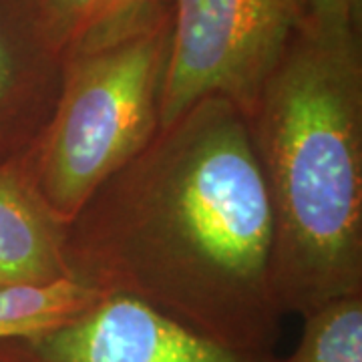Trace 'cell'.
<instances>
[{
  "label": "cell",
  "mask_w": 362,
  "mask_h": 362,
  "mask_svg": "<svg viewBox=\"0 0 362 362\" xmlns=\"http://www.w3.org/2000/svg\"><path fill=\"white\" fill-rule=\"evenodd\" d=\"M71 278L135 298L221 346L276 354L272 209L235 105L209 95L161 125L65 226Z\"/></svg>",
  "instance_id": "cell-1"
},
{
  "label": "cell",
  "mask_w": 362,
  "mask_h": 362,
  "mask_svg": "<svg viewBox=\"0 0 362 362\" xmlns=\"http://www.w3.org/2000/svg\"><path fill=\"white\" fill-rule=\"evenodd\" d=\"M272 209V282L286 314L362 292L358 30H294L252 113Z\"/></svg>",
  "instance_id": "cell-2"
},
{
  "label": "cell",
  "mask_w": 362,
  "mask_h": 362,
  "mask_svg": "<svg viewBox=\"0 0 362 362\" xmlns=\"http://www.w3.org/2000/svg\"><path fill=\"white\" fill-rule=\"evenodd\" d=\"M169 35L171 13L139 35L65 59L54 111L26 151L37 194L61 223L159 129Z\"/></svg>",
  "instance_id": "cell-3"
},
{
  "label": "cell",
  "mask_w": 362,
  "mask_h": 362,
  "mask_svg": "<svg viewBox=\"0 0 362 362\" xmlns=\"http://www.w3.org/2000/svg\"><path fill=\"white\" fill-rule=\"evenodd\" d=\"M294 30V0H171L159 127L209 95L250 115Z\"/></svg>",
  "instance_id": "cell-4"
},
{
  "label": "cell",
  "mask_w": 362,
  "mask_h": 362,
  "mask_svg": "<svg viewBox=\"0 0 362 362\" xmlns=\"http://www.w3.org/2000/svg\"><path fill=\"white\" fill-rule=\"evenodd\" d=\"M2 362H282L221 346L123 294H103L63 326L0 340Z\"/></svg>",
  "instance_id": "cell-5"
},
{
  "label": "cell",
  "mask_w": 362,
  "mask_h": 362,
  "mask_svg": "<svg viewBox=\"0 0 362 362\" xmlns=\"http://www.w3.org/2000/svg\"><path fill=\"white\" fill-rule=\"evenodd\" d=\"M51 26L26 35L0 0V165L37 143L59 99L66 54Z\"/></svg>",
  "instance_id": "cell-6"
},
{
  "label": "cell",
  "mask_w": 362,
  "mask_h": 362,
  "mask_svg": "<svg viewBox=\"0 0 362 362\" xmlns=\"http://www.w3.org/2000/svg\"><path fill=\"white\" fill-rule=\"evenodd\" d=\"M71 278L65 223L42 204L25 156L0 165V288Z\"/></svg>",
  "instance_id": "cell-7"
},
{
  "label": "cell",
  "mask_w": 362,
  "mask_h": 362,
  "mask_svg": "<svg viewBox=\"0 0 362 362\" xmlns=\"http://www.w3.org/2000/svg\"><path fill=\"white\" fill-rule=\"evenodd\" d=\"M101 296L99 290L75 278L42 286L0 288V340L35 337L63 326Z\"/></svg>",
  "instance_id": "cell-8"
},
{
  "label": "cell",
  "mask_w": 362,
  "mask_h": 362,
  "mask_svg": "<svg viewBox=\"0 0 362 362\" xmlns=\"http://www.w3.org/2000/svg\"><path fill=\"white\" fill-rule=\"evenodd\" d=\"M302 318L296 350L282 362H362V292L332 298Z\"/></svg>",
  "instance_id": "cell-9"
},
{
  "label": "cell",
  "mask_w": 362,
  "mask_h": 362,
  "mask_svg": "<svg viewBox=\"0 0 362 362\" xmlns=\"http://www.w3.org/2000/svg\"><path fill=\"white\" fill-rule=\"evenodd\" d=\"M171 13V0H111L101 23L81 42L77 52L103 49L147 30L165 14Z\"/></svg>",
  "instance_id": "cell-10"
},
{
  "label": "cell",
  "mask_w": 362,
  "mask_h": 362,
  "mask_svg": "<svg viewBox=\"0 0 362 362\" xmlns=\"http://www.w3.org/2000/svg\"><path fill=\"white\" fill-rule=\"evenodd\" d=\"M52 35L69 57L101 23L111 0H40Z\"/></svg>",
  "instance_id": "cell-11"
},
{
  "label": "cell",
  "mask_w": 362,
  "mask_h": 362,
  "mask_svg": "<svg viewBox=\"0 0 362 362\" xmlns=\"http://www.w3.org/2000/svg\"><path fill=\"white\" fill-rule=\"evenodd\" d=\"M296 30L344 35L358 30V0H294Z\"/></svg>",
  "instance_id": "cell-12"
},
{
  "label": "cell",
  "mask_w": 362,
  "mask_h": 362,
  "mask_svg": "<svg viewBox=\"0 0 362 362\" xmlns=\"http://www.w3.org/2000/svg\"><path fill=\"white\" fill-rule=\"evenodd\" d=\"M0 362H2V361H0Z\"/></svg>",
  "instance_id": "cell-13"
}]
</instances>
